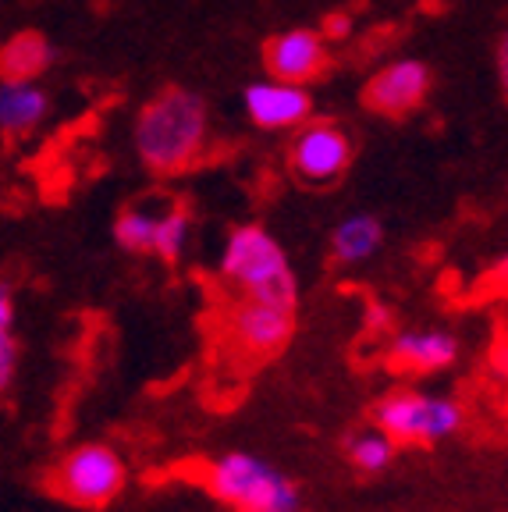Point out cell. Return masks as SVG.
I'll return each mask as SVG.
<instances>
[{
  "instance_id": "44dd1931",
  "label": "cell",
  "mask_w": 508,
  "mask_h": 512,
  "mask_svg": "<svg viewBox=\"0 0 508 512\" xmlns=\"http://www.w3.org/2000/svg\"><path fill=\"white\" fill-rule=\"evenodd\" d=\"M498 75H501V82H508V40L505 36L498 40Z\"/></svg>"
},
{
  "instance_id": "ffe728a7",
  "label": "cell",
  "mask_w": 508,
  "mask_h": 512,
  "mask_svg": "<svg viewBox=\"0 0 508 512\" xmlns=\"http://www.w3.org/2000/svg\"><path fill=\"white\" fill-rule=\"evenodd\" d=\"M0 331H15V303L4 285H0Z\"/></svg>"
},
{
  "instance_id": "6da1fadb",
  "label": "cell",
  "mask_w": 508,
  "mask_h": 512,
  "mask_svg": "<svg viewBox=\"0 0 508 512\" xmlns=\"http://www.w3.org/2000/svg\"><path fill=\"white\" fill-rule=\"evenodd\" d=\"M207 100L185 86H167L135 118V153L153 175L175 178L192 171L207 153Z\"/></svg>"
},
{
  "instance_id": "d6986e66",
  "label": "cell",
  "mask_w": 508,
  "mask_h": 512,
  "mask_svg": "<svg viewBox=\"0 0 508 512\" xmlns=\"http://www.w3.org/2000/svg\"><path fill=\"white\" fill-rule=\"evenodd\" d=\"M352 32V18L349 15H327L324 18V40H342V36H349Z\"/></svg>"
},
{
  "instance_id": "8fae6325",
  "label": "cell",
  "mask_w": 508,
  "mask_h": 512,
  "mask_svg": "<svg viewBox=\"0 0 508 512\" xmlns=\"http://www.w3.org/2000/svg\"><path fill=\"white\" fill-rule=\"evenodd\" d=\"M459 360V338L441 328L402 331L391 342V363L405 374H437Z\"/></svg>"
},
{
  "instance_id": "52a82bcc",
  "label": "cell",
  "mask_w": 508,
  "mask_h": 512,
  "mask_svg": "<svg viewBox=\"0 0 508 512\" xmlns=\"http://www.w3.org/2000/svg\"><path fill=\"white\" fill-rule=\"evenodd\" d=\"M295 335V310L260 299H239L228 310V338L249 360H274Z\"/></svg>"
},
{
  "instance_id": "2e32d148",
  "label": "cell",
  "mask_w": 508,
  "mask_h": 512,
  "mask_svg": "<svg viewBox=\"0 0 508 512\" xmlns=\"http://www.w3.org/2000/svg\"><path fill=\"white\" fill-rule=\"evenodd\" d=\"M345 452H349L352 466L363 473H381L391 466V459H395V441L384 438L381 431H359L352 434L349 441H345Z\"/></svg>"
},
{
  "instance_id": "3957f363",
  "label": "cell",
  "mask_w": 508,
  "mask_h": 512,
  "mask_svg": "<svg viewBox=\"0 0 508 512\" xmlns=\"http://www.w3.org/2000/svg\"><path fill=\"white\" fill-rule=\"evenodd\" d=\"M203 488L235 512H302L299 484L253 452L210 459L203 466Z\"/></svg>"
},
{
  "instance_id": "5bb4252c",
  "label": "cell",
  "mask_w": 508,
  "mask_h": 512,
  "mask_svg": "<svg viewBox=\"0 0 508 512\" xmlns=\"http://www.w3.org/2000/svg\"><path fill=\"white\" fill-rule=\"evenodd\" d=\"M384 242V224L374 214H349L338 221V228L331 232V253L342 264H363L381 249Z\"/></svg>"
},
{
  "instance_id": "5b68a950",
  "label": "cell",
  "mask_w": 508,
  "mask_h": 512,
  "mask_svg": "<svg viewBox=\"0 0 508 512\" xmlns=\"http://www.w3.org/2000/svg\"><path fill=\"white\" fill-rule=\"evenodd\" d=\"M377 431L395 445H437L462 431L466 409L448 395L427 392H395L377 402Z\"/></svg>"
},
{
  "instance_id": "7c38bea8",
  "label": "cell",
  "mask_w": 508,
  "mask_h": 512,
  "mask_svg": "<svg viewBox=\"0 0 508 512\" xmlns=\"http://www.w3.org/2000/svg\"><path fill=\"white\" fill-rule=\"evenodd\" d=\"M50 96L36 82H0V136L22 139L43 125Z\"/></svg>"
},
{
  "instance_id": "9a60e30c",
  "label": "cell",
  "mask_w": 508,
  "mask_h": 512,
  "mask_svg": "<svg viewBox=\"0 0 508 512\" xmlns=\"http://www.w3.org/2000/svg\"><path fill=\"white\" fill-rule=\"evenodd\" d=\"M189 235H192V217L185 207L167 210V214H157V224H153V246L150 253H157L164 264H178L189 249Z\"/></svg>"
},
{
  "instance_id": "30bf717a",
  "label": "cell",
  "mask_w": 508,
  "mask_h": 512,
  "mask_svg": "<svg viewBox=\"0 0 508 512\" xmlns=\"http://www.w3.org/2000/svg\"><path fill=\"white\" fill-rule=\"evenodd\" d=\"M263 64H267L270 79L306 86L327 68V40L313 29L278 32L263 47Z\"/></svg>"
},
{
  "instance_id": "8992f818",
  "label": "cell",
  "mask_w": 508,
  "mask_h": 512,
  "mask_svg": "<svg viewBox=\"0 0 508 512\" xmlns=\"http://www.w3.org/2000/svg\"><path fill=\"white\" fill-rule=\"evenodd\" d=\"M352 139L334 121H306L292 132L288 168L306 185H331L349 171Z\"/></svg>"
},
{
  "instance_id": "277c9868",
  "label": "cell",
  "mask_w": 508,
  "mask_h": 512,
  "mask_svg": "<svg viewBox=\"0 0 508 512\" xmlns=\"http://www.w3.org/2000/svg\"><path fill=\"white\" fill-rule=\"evenodd\" d=\"M47 484L57 498L96 512L107 509L125 491L128 466L111 445L86 441V445H75L68 456H61V463L50 470Z\"/></svg>"
},
{
  "instance_id": "ac0fdd59",
  "label": "cell",
  "mask_w": 508,
  "mask_h": 512,
  "mask_svg": "<svg viewBox=\"0 0 508 512\" xmlns=\"http://www.w3.org/2000/svg\"><path fill=\"white\" fill-rule=\"evenodd\" d=\"M15 367H18L15 331H0V392H8V384L15 381Z\"/></svg>"
},
{
  "instance_id": "9c48e42d",
  "label": "cell",
  "mask_w": 508,
  "mask_h": 512,
  "mask_svg": "<svg viewBox=\"0 0 508 512\" xmlns=\"http://www.w3.org/2000/svg\"><path fill=\"white\" fill-rule=\"evenodd\" d=\"M242 104H246L249 121L256 128H267V132H295L313 114V96L306 93V86H292V82L278 79L249 82Z\"/></svg>"
},
{
  "instance_id": "e0dca14e",
  "label": "cell",
  "mask_w": 508,
  "mask_h": 512,
  "mask_svg": "<svg viewBox=\"0 0 508 512\" xmlns=\"http://www.w3.org/2000/svg\"><path fill=\"white\" fill-rule=\"evenodd\" d=\"M153 224H157V214L146 207H128L118 214L114 221V242L128 253H150L153 246Z\"/></svg>"
},
{
  "instance_id": "4fadbf2b",
  "label": "cell",
  "mask_w": 508,
  "mask_h": 512,
  "mask_svg": "<svg viewBox=\"0 0 508 512\" xmlns=\"http://www.w3.org/2000/svg\"><path fill=\"white\" fill-rule=\"evenodd\" d=\"M57 50L36 29L15 32L8 43H0V82H36L50 72Z\"/></svg>"
},
{
  "instance_id": "7a4b0ae2",
  "label": "cell",
  "mask_w": 508,
  "mask_h": 512,
  "mask_svg": "<svg viewBox=\"0 0 508 512\" xmlns=\"http://www.w3.org/2000/svg\"><path fill=\"white\" fill-rule=\"evenodd\" d=\"M221 274L242 299H260V303L299 306V285L288 264L285 249L263 224H242L228 235L221 253Z\"/></svg>"
},
{
  "instance_id": "ba28073f",
  "label": "cell",
  "mask_w": 508,
  "mask_h": 512,
  "mask_svg": "<svg viewBox=\"0 0 508 512\" xmlns=\"http://www.w3.org/2000/svg\"><path fill=\"white\" fill-rule=\"evenodd\" d=\"M430 86H434V75L427 64L420 57H402L370 75V82L363 86V104L384 118H405L427 100Z\"/></svg>"
}]
</instances>
